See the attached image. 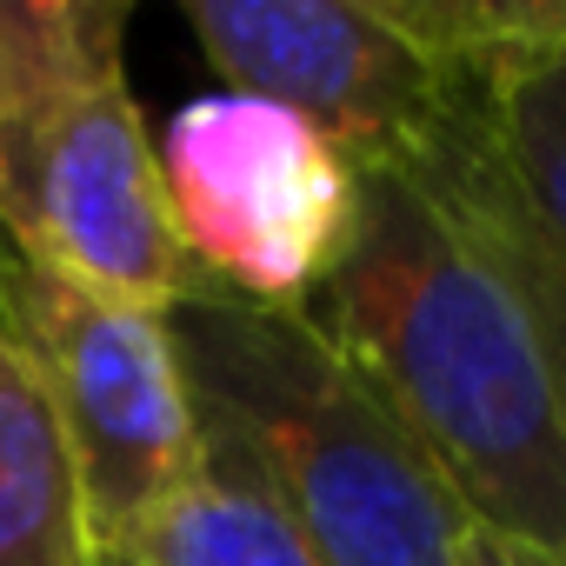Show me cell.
<instances>
[{"mask_svg": "<svg viewBox=\"0 0 566 566\" xmlns=\"http://www.w3.org/2000/svg\"><path fill=\"white\" fill-rule=\"evenodd\" d=\"M314 327L380 387L480 526L566 566V266L447 74L394 167H367Z\"/></svg>", "mask_w": 566, "mask_h": 566, "instance_id": "cell-1", "label": "cell"}, {"mask_svg": "<svg viewBox=\"0 0 566 566\" xmlns=\"http://www.w3.org/2000/svg\"><path fill=\"white\" fill-rule=\"evenodd\" d=\"M200 427L227 433L321 566H460L473 506L307 307L187 294L167 307Z\"/></svg>", "mask_w": 566, "mask_h": 566, "instance_id": "cell-2", "label": "cell"}, {"mask_svg": "<svg viewBox=\"0 0 566 566\" xmlns=\"http://www.w3.org/2000/svg\"><path fill=\"white\" fill-rule=\"evenodd\" d=\"M120 0H0V247L120 307L207 294L127 87Z\"/></svg>", "mask_w": 566, "mask_h": 566, "instance_id": "cell-3", "label": "cell"}, {"mask_svg": "<svg viewBox=\"0 0 566 566\" xmlns=\"http://www.w3.org/2000/svg\"><path fill=\"white\" fill-rule=\"evenodd\" d=\"M0 340L21 354L67 440L94 546L147 520L200 460V413L167 314L101 301L0 247Z\"/></svg>", "mask_w": 566, "mask_h": 566, "instance_id": "cell-4", "label": "cell"}, {"mask_svg": "<svg viewBox=\"0 0 566 566\" xmlns=\"http://www.w3.org/2000/svg\"><path fill=\"white\" fill-rule=\"evenodd\" d=\"M154 160L174 247L213 294L314 307L354 233L360 174L307 120L220 87L167 120Z\"/></svg>", "mask_w": 566, "mask_h": 566, "instance_id": "cell-5", "label": "cell"}, {"mask_svg": "<svg viewBox=\"0 0 566 566\" xmlns=\"http://www.w3.org/2000/svg\"><path fill=\"white\" fill-rule=\"evenodd\" d=\"M180 14L227 94L307 120L354 174L394 167L447 94L380 0H187Z\"/></svg>", "mask_w": 566, "mask_h": 566, "instance_id": "cell-6", "label": "cell"}, {"mask_svg": "<svg viewBox=\"0 0 566 566\" xmlns=\"http://www.w3.org/2000/svg\"><path fill=\"white\" fill-rule=\"evenodd\" d=\"M87 566H321L314 546L280 513L253 460L200 427L193 473L127 533L101 539Z\"/></svg>", "mask_w": 566, "mask_h": 566, "instance_id": "cell-7", "label": "cell"}, {"mask_svg": "<svg viewBox=\"0 0 566 566\" xmlns=\"http://www.w3.org/2000/svg\"><path fill=\"white\" fill-rule=\"evenodd\" d=\"M500 174L513 180L533 233L566 266V28L460 67Z\"/></svg>", "mask_w": 566, "mask_h": 566, "instance_id": "cell-8", "label": "cell"}, {"mask_svg": "<svg viewBox=\"0 0 566 566\" xmlns=\"http://www.w3.org/2000/svg\"><path fill=\"white\" fill-rule=\"evenodd\" d=\"M94 533L48 394L0 340V566H87Z\"/></svg>", "mask_w": 566, "mask_h": 566, "instance_id": "cell-9", "label": "cell"}, {"mask_svg": "<svg viewBox=\"0 0 566 566\" xmlns=\"http://www.w3.org/2000/svg\"><path fill=\"white\" fill-rule=\"evenodd\" d=\"M460 566H559V559H546V553H533V546H520V539H506L493 526H473Z\"/></svg>", "mask_w": 566, "mask_h": 566, "instance_id": "cell-10", "label": "cell"}]
</instances>
